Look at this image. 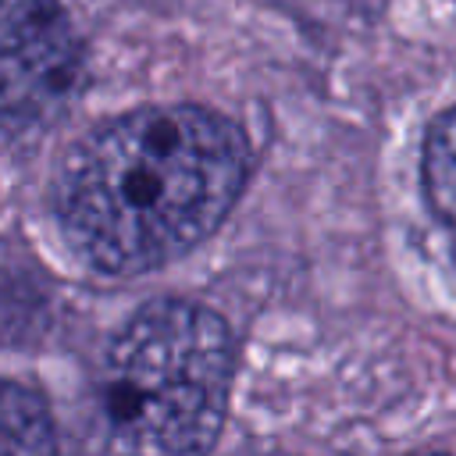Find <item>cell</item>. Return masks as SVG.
I'll list each match as a JSON object with an SVG mask.
<instances>
[{
	"mask_svg": "<svg viewBox=\"0 0 456 456\" xmlns=\"http://www.w3.org/2000/svg\"><path fill=\"white\" fill-rule=\"evenodd\" d=\"M249 146L203 107H142L93 128L57 178L71 249L103 274H142L200 246L235 207Z\"/></svg>",
	"mask_w": 456,
	"mask_h": 456,
	"instance_id": "1",
	"label": "cell"
},
{
	"mask_svg": "<svg viewBox=\"0 0 456 456\" xmlns=\"http://www.w3.org/2000/svg\"><path fill=\"white\" fill-rule=\"evenodd\" d=\"M235 374L228 324L189 299L146 303L110 342L103 424L114 449L203 452L217 442Z\"/></svg>",
	"mask_w": 456,
	"mask_h": 456,
	"instance_id": "2",
	"label": "cell"
},
{
	"mask_svg": "<svg viewBox=\"0 0 456 456\" xmlns=\"http://www.w3.org/2000/svg\"><path fill=\"white\" fill-rule=\"evenodd\" d=\"M82 68V43L61 0H0V118H53L78 96Z\"/></svg>",
	"mask_w": 456,
	"mask_h": 456,
	"instance_id": "3",
	"label": "cell"
},
{
	"mask_svg": "<svg viewBox=\"0 0 456 456\" xmlns=\"http://www.w3.org/2000/svg\"><path fill=\"white\" fill-rule=\"evenodd\" d=\"M50 449H53V420L46 403L32 388L0 378V452L36 456Z\"/></svg>",
	"mask_w": 456,
	"mask_h": 456,
	"instance_id": "4",
	"label": "cell"
},
{
	"mask_svg": "<svg viewBox=\"0 0 456 456\" xmlns=\"http://www.w3.org/2000/svg\"><path fill=\"white\" fill-rule=\"evenodd\" d=\"M424 192L431 210L456 228V107L445 110L424 139Z\"/></svg>",
	"mask_w": 456,
	"mask_h": 456,
	"instance_id": "5",
	"label": "cell"
}]
</instances>
